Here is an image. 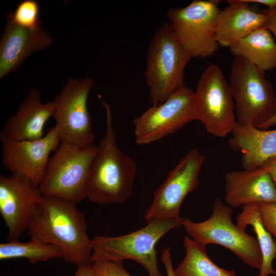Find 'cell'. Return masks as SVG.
<instances>
[{"label":"cell","instance_id":"5bb4252c","mask_svg":"<svg viewBox=\"0 0 276 276\" xmlns=\"http://www.w3.org/2000/svg\"><path fill=\"white\" fill-rule=\"evenodd\" d=\"M2 165L12 174L21 175L39 187L44 177L52 151L60 141L55 125L41 139L15 141L1 132Z\"/></svg>","mask_w":276,"mask_h":276},{"label":"cell","instance_id":"277c9868","mask_svg":"<svg viewBox=\"0 0 276 276\" xmlns=\"http://www.w3.org/2000/svg\"><path fill=\"white\" fill-rule=\"evenodd\" d=\"M183 219L154 220L119 236H96L92 239L91 261L131 260L143 266L149 276H164L158 267L156 244L168 232L182 226Z\"/></svg>","mask_w":276,"mask_h":276},{"label":"cell","instance_id":"ffe728a7","mask_svg":"<svg viewBox=\"0 0 276 276\" xmlns=\"http://www.w3.org/2000/svg\"><path fill=\"white\" fill-rule=\"evenodd\" d=\"M229 49L234 57L246 60L263 72L276 67V42L265 28L256 30Z\"/></svg>","mask_w":276,"mask_h":276},{"label":"cell","instance_id":"9a60e30c","mask_svg":"<svg viewBox=\"0 0 276 276\" xmlns=\"http://www.w3.org/2000/svg\"><path fill=\"white\" fill-rule=\"evenodd\" d=\"M53 42L42 26L30 30L7 19L0 42V78L14 71L33 52L48 48Z\"/></svg>","mask_w":276,"mask_h":276},{"label":"cell","instance_id":"7402d4cb","mask_svg":"<svg viewBox=\"0 0 276 276\" xmlns=\"http://www.w3.org/2000/svg\"><path fill=\"white\" fill-rule=\"evenodd\" d=\"M258 208L259 204L243 206L242 211L237 216L236 224L243 229H245L247 225L252 227L262 258L261 268L257 276H269L276 274L272 267V261L275 258L276 243L272 235L263 225Z\"/></svg>","mask_w":276,"mask_h":276},{"label":"cell","instance_id":"f546056e","mask_svg":"<svg viewBox=\"0 0 276 276\" xmlns=\"http://www.w3.org/2000/svg\"><path fill=\"white\" fill-rule=\"evenodd\" d=\"M74 276H96L91 268V263L78 266Z\"/></svg>","mask_w":276,"mask_h":276},{"label":"cell","instance_id":"3957f363","mask_svg":"<svg viewBox=\"0 0 276 276\" xmlns=\"http://www.w3.org/2000/svg\"><path fill=\"white\" fill-rule=\"evenodd\" d=\"M191 59L168 21L159 26L149 42L144 73L152 105L160 104L185 86V70Z\"/></svg>","mask_w":276,"mask_h":276},{"label":"cell","instance_id":"52a82bcc","mask_svg":"<svg viewBox=\"0 0 276 276\" xmlns=\"http://www.w3.org/2000/svg\"><path fill=\"white\" fill-rule=\"evenodd\" d=\"M233 213L231 207L217 197L208 219L197 222L184 218L182 226L193 240L205 245L223 246L247 265L259 270L262 258L257 239L233 223Z\"/></svg>","mask_w":276,"mask_h":276},{"label":"cell","instance_id":"44dd1931","mask_svg":"<svg viewBox=\"0 0 276 276\" xmlns=\"http://www.w3.org/2000/svg\"><path fill=\"white\" fill-rule=\"evenodd\" d=\"M183 246L185 256L174 269L175 276H238L234 270L215 264L207 254L205 245L185 236Z\"/></svg>","mask_w":276,"mask_h":276},{"label":"cell","instance_id":"484cf974","mask_svg":"<svg viewBox=\"0 0 276 276\" xmlns=\"http://www.w3.org/2000/svg\"><path fill=\"white\" fill-rule=\"evenodd\" d=\"M258 209L263 225L273 236L276 243V202L259 204Z\"/></svg>","mask_w":276,"mask_h":276},{"label":"cell","instance_id":"1f68e13d","mask_svg":"<svg viewBox=\"0 0 276 276\" xmlns=\"http://www.w3.org/2000/svg\"><path fill=\"white\" fill-rule=\"evenodd\" d=\"M276 124V112L261 127V129H267Z\"/></svg>","mask_w":276,"mask_h":276},{"label":"cell","instance_id":"9c48e42d","mask_svg":"<svg viewBox=\"0 0 276 276\" xmlns=\"http://www.w3.org/2000/svg\"><path fill=\"white\" fill-rule=\"evenodd\" d=\"M197 120L215 136L224 137L237 124L229 83L216 64L203 72L194 91Z\"/></svg>","mask_w":276,"mask_h":276},{"label":"cell","instance_id":"8992f818","mask_svg":"<svg viewBox=\"0 0 276 276\" xmlns=\"http://www.w3.org/2000/svg\"><path fill=\"white\" fill-rule=\"evenodd\" d=\"M97 145L81 147L60 142L50 158L39 189L43 196L76 203L86 198L90 166Z\"/></svg>","mask_w":276,"mask_h":276},{"label":"cell","instance_id":"ba28073f","mask_svg":"<svg viewBox=\"0 0 276 276\" xmlns=\"http://www.w3.org/2000/svg\"><path fill=\"white\" fill-rule=\"evenodd\" d=\"M216 1L195 0L182 8L168 10L172 31L192 58L212 56L219 45L216 26L220 10Z\"/></svg>","mask_w":276,"mask_h":276},{"label":"cell","instance_id":"4dcf8cb0","mask_svg":"<svg viewBox=\"0 0 276 276\" xmlns=\"http://www.w3.org/2000/svg\"><path fill=\"white\" fill-rule=\"evenodd\" d=\"M248 3H255L266 6L268 9H276V0H245Z\"/></svg>","mask_w":276,"mask_h":276},{"label":"cell","instance_id":"7c38bea8","mask_svg":"<svg viewBox=\"0 0 276 276\" xmlns=\"http://www.w3.org/2000/svg\"><path fill=\"white\" fill-rule=\"evenodd\" d=\"M194 120H197L194 91L185 86L133 120L135 143L141 145L155 142Z\"/></svg>","mask_w":276,"mask_h":276},{"label":"cell","instance_id":"cb8c5ba5","mask_svg":"<svg viewBox=\"0 0 276 276\" xmlns=\"http://www.w3.org/2000/svg\"><path fill=\"white\" fill-rule=\"evenodd\" d=\"M39 14V5L37 1L24 0L14 11L8 14L7 17L19 27L35 30L41 26Z\"/></svg>","mask_w":276,"mask_h":276},{"label":"cell","instance_id":"4fadbf2b","mask_svg":"<svg viewBox=\"0 0 276 276\" xmlns=\"http://www.w3.org/2000/svg\"><path fill=\"white\" fill-rule=\"evenodd\" d=\"M43 195L38 186L16 174L0 175V214L8 229V241L18 240L27 231Z\"/></svg>","mask_w":276,"mask_h":276},{"label":"cell","instance_id":"ac0fdd59","mask_svg":"<svg viewBox=\"0 0 276 276\" xmlns=\"http://www.w3.org/2000/svg\"><path fill=\"white\" fill-rule=\"evenodd\" d=\"M220 10L216 26V38L219 45L229 48L256 30L264 28L265 17L249 7L245 0H229Z\"/></svg>","mask_w":276,"mask_h":276},{"label":"cell","instance_id":"83f0119b","mask_svg":"<svg viewBox=\"0 0 276 276\" xmlns=\"http://www.w3.org/2000/svg\"><path fill=\"white\" fill-rule=\"evenodd\" d=\"M160 261L163 263L167 276H175L173 268L170 249L168 246H164L161 251Z\"/></svg>","mask_w":276,"mask_h":276},{"label":"cell","instance_id":"5b68a950","mask_svg":"<svg viewBox=\"0 0 276 276\" xmlns=\"http://www.w3.org/2000/svg\"><path fill=\"white\" fill-rule=\"evenodd\" d=\"M265 72L234 57L229 84L235 101L237 124L260 129L276 112V97Z\"/></svg>","mask_w":276,"mask_h":276},{"label":"cell","instance_id":"7a4b0ae2","mask_svg":"<svg viewBox=\"0 0 276 276\" xmlns=\"http://www.w3.org/2000/svg\"><path fill=\"white\" fill-rule=\"evenodd\" d=\"M99 98L105 109L106 128L91 164L86 198L101 205L122 204L131 195L137 167L117 145L110 106Z\"/></svg>","mask_w":276,"mask_h":276},{"label":"cell","instance_id":"d6986e66","mask_svg":"<svg viewBox=\"0 0 276 276\" xmlns=\"http://www.w3.org/2000/svg\"><path fill=\"white\" fill-rule=\"evenodd\" d=\"M228 140L230 148L242 153L244 170L257 169L276 156V129L267 130L236 124Z\"/></svg>","mask_w":276,"mask_h":276},{"label":"cell","instance_id":"4316f807","mask_svg":"<svg viewBox=\"0 0 276 276\" xmlns=\"http://www.w3.org/2000/svg\"><path fill=\"white\" fill-rule=\"evenodd\" d=\"M265 17L264 28L272 34L276 42V9H266L259 11Z\"/></svg>","mask_w":276,"mask_h":276},{"label":"cell","instance_id":"603a6c76","mask_svg":"<svg viewBox=\"0 0 276 276\" xmlns=\"http://www.w3.org/2000/svg\"><path fill=\"white\" fill-rule=\"evenodd\" d=\"M15 258H25L35 264L53 258L62 259L63 255L56 247L32 239L26 242L16 240L0 244L1 260Z\"/></svg>","mask_w":276,"mask_h":276},{"label":"cell","instance_id":"e0dca14e","mask_svg":"<svg viewBox=\"0 0 276 276\" xmlns=\"http://www.w3.org/2000/svg\"><path fill=\"white\" fill-rule=\"evenodd\" d=\"M54 110L53 101L42 103L39 91L31 89L16 113L8 119L1 132L12 140L41 139L44 135V125L50 117H53Z\"/></svg>","mask_w":276,"mask_h":276},{"label":"cell","instance_id":"8fae6325","mask_svg":"<svg viewBox=\"0 0 276 276\" xmlns=\"http://www.w3.org/2000/svg\"><path fill=\"white\" fill-rule=\"evenodd\" d=\"M94 84V80L90 78H70L55 97L53 117L60 142L81 147L93 144L95 135L87 100Z\"/></svg>","mask_w":276,"mask_h":276},{"label":"cell","instance_id":"6da1fadb","mask_svg":"<svg viewBox=\"0 0 276 276\" xmlns=\"http://www.w3.org/2000/svg\"><path fill=\"white\" fill-rule=\"evenodd\" d=\"M76 204L43 196L27 233L30 239L58 248L65 262L79 266L91 263L92 239L87 234L85 216Z\"/></svg>","mask_w":276,"mask_h":276},{"label":"cell","instance_id":"d6a6232c","mask_svg":"<svg viewBox=\"0 0 276 276\" xmlns=\"http://www.w3.org/2000/svg\"><path fill=\"white\" fill-rule=\"evenodd\" d=\"M275 259H276V254H275Z\"/></svg>","mask_w":276,"mask_h":276},{"label":"cell","instance_id":"f1b7e54d","mask_svg":"<svg viewBox=\"0 0 276 276\" xmlns=\"http://www.w3.org/2000/svg\"><path fill=\"white\" fill-rule=\"evenodd\" d=\"M270 176L276 188V156L262 166Z\"/></svg>","mask_w":276,"mask_h":276},{"label":"cell","instance_id":"2e32d148","mask_svg":"<svg viewBox=\"0 0 276 276\" xmlns=\"http://www.w3.org/2000/svg\"><path fill=\"white\" fill-rule=\"evenodd\" d=\"M224 199L230 207L276 202V188L263 166L232 171L225 175Z\"/></svg>","mask_w":276,"mask_h":276},{"label":"cell","instance_id":"d4e9b609","mask_svg":"<svg viewBox=\"0 0 276 276\" xmlns=\"http://www.w3.org/2000/svg\"><path fill=\"white\" fill-rule=\"evenodd\" d=\"M91 268L96 276H132L122 261L97 260L91 262Z\"/></svg>","mask_w":276,"mask_h":276},{"label":"cell","instance_id":"30bf717a","mask_svg":"<svg viewBox=\"0 0 276 276\" xmlns=\"http://www.w3.org/2000/svg\"><path fill=\"white\" fill-rule=\"evenodd\" d=\"M205 157L197 148L191 149L167 174L156 189L151 205L144 214L146 223L154 220H175L187 195L199 185Z\"/></svg>","mask_w":276,"mask_h":276}]
</instances>
